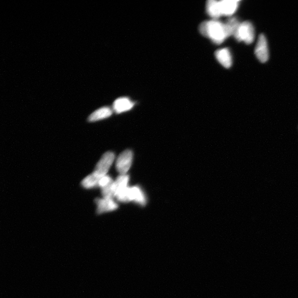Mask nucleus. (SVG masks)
<instances>
[{
  "label": "nucleus",
  "mask_w": 298,
  "mask_h": 298,
  "mask_svg": "<svg viewBox=\"0 0 298 298\" xmlns=\"http://www.w3.org/2000/svg\"><path fill=\"white\" fill-rule=\"evenodd\" d=\"M201 34L209 38L214 43H222L228 37H230L226 25L216 19L203 22L200 26Z\"/></svg>",
  "instance_id": "1"
},
{
  "label": "nucleus",
  "mask_w": 298,
  "mask_h": 298,
  "mask_svg": "<svg viewBox=\"0 0 298 298\" xmlns=\"http://www.w3.org/2000/svg\"><path fill=\"white\" fill-rule=\"evenodd\" d=\"M239 42L247 44L253 43L255 39V30L253 24L249 21L241 23L234 36Z\"/></svg>",
  "instance_id": "2"
},
{
  "label": "nucleus",
  "mask_w": 298,
  "mask_h": 298,
  "mask_svg": "<svg viewBox=\"0 0 298 298\" xmlns=\"http://www.w3.org/2000/svg\"><path fill=\"white\" fill-rule=\"evenodd\" d=\"M115 159L114 152H107L103 155L101 158L96 165V167L93 174L99 178L107 175Z\"/></svg>",
  "instance_id": "3"
},
{
  "label": "nucleus",
  "mask_w": 298,
  "mask_h": 298,
  "mask_svg": "<svg viewBox=\"0 0 298 298\" xmlns=\"http://www.w3.org/2000/svg\"><path fill=\"white\" fill-rule=\"evenodd\" d=\"M133 154L130 150H127L122 152L117 158L116 169L120 175H126L129 170L132 161Z\"/></svg>",
  "instance_id": "4"
},
{
  "label": "nucleus",
  "mask_w": 298,
  "mask_h": 298,
  "mask_svg": "<svg viewBox=\"0 0 298 298\" xmlns=\"http://www.w3.org/2000/svg\"><path fill=\"white\" fill-rule=\"evenodd\" d=\"M255 55L259 61L265 63L269 58V51L267 39L263 35L258 37L255 48Z\"/></svg>",
  "instance_id": "5"
},
{
  "label": "nucleus",
  "mask_w": 298,
  "mask_h": 298,
  "mask_svg": "<svg viewBox=\"0 0 298 298\" xmlns=\"http://www.w3.org/2000/svg\"><path fill=\"white\" fill-rule=\"evenodd\" d=\"M97 204V212L99 214L114 211L118 207V204L114 201V199L98 198L95 200Z\"/></svg>",
  "instance_id": "6"
},
{
  "label": "nucleus",
  "mask_w": 298,
  "mask_h": 298,
  "mask_svg": "<svg viewBox=\"0 0 298 298\" xmlns=\"http://www.w3.org/2000/svg\"><path fill=\"white\" fill-rule=\"evenodd\" d=\"M238 3L235 0H223L220 2L222 15L227 16L233 15L238 8Z\"/></svg>",
  "instance_id": "7"
},
{
  "label": "nucleus",
  "mask_w": 298,
  "mask_h": 298,
  "mask_svg": "<svg viewBox=\"0 0 298 298\" xmlns=\"http://www.w3.org/2000/svg\"><path fill=\"white\" fill-rule=\"evenodd\" d=\"M217 61L225 68H230L232 65V57L230 50L227 48L218 50L215 52Z\"/></svg>",
  "instance_id": "8"
},
{
  "label": "nucleus",
  "mask_w": 298,
  "mask_h": 298,
  "mask_svg": "<svg viewBox=\"0 0 298 298\" xmlns=\"http://www.w3.org/2000/svg\"><path fill=\"white\" fill-rule=\"evenodd\" d=\"M134 104L127 98H119L114 103V109L117 114L130 110Z\"/></svg>",
  "instance_id": "9"
},
{
  "label": "nucleus",
  "mask_w": 298,
  "mask_h": 298,
  "mask_svg": "<svg viewBox=\"0 0 298 298\" xmlns=\"http://www.w3.org/2000/svg\"><path fill=\"white\" fill-rule=\"evenodd\" d=\"M130 201H134L142 205L146 204V198L142 191L139 187L135 186L129 188Z\"/></svg>",
  "instance_id": "10"
},
{
  "label": "nucleus",
  "mask_w": 298,
  "mask_h": 298,
  "mask_svg": "<svg viewBox=\"0 0 298 298\" xmlns=\"http://www.w3.org/2000/svg\"><path fill=\"white\" fill-rule=\"evenodd\" d=\"M207 11L209 16L216 19L220 18L222 15L220 2L215 0H209L207 4Z\"/></svg>",
  "instance_id": "11"
},
{
  "label": "nucleus",
  "mask_w": 298,
  "mask_h": 298,
  "mask_svg": "<svg viewBox=\"0 0 298 298\" xmlns=\"http://www.w3.org/2000/svg\"><path fill=\"white\" fill-rule=\"evenodd\" d=\"M112 114V111L110 108L102 107L92 113L89 117V121L96 122L101 120V119L109 118Z\"/></svg>",
  "instance_id": "12"
},
{
  "label": "nucleus",
  "mask_w": 298,
  "mask_h": 298,
  "mask_svg": "<svg viewBox=\"0 0 298 298\" xmlns=\"http://www.w3.org/2000/svg\"><path fill=\"white\" fill-rule=\"evenodd\" d=\"M100 179V178L98 177L92 173L84 179L82 184L86 189L94 188L98 186V182Z\"/></svg>",
  "instance_id": "13"
},
{
  "label": "nucleus",
  "mask_w": 298,
  "mask_h": 298,
  "mask_svg": "<svg viewBox=\"0 0 298 298\" xmlns=\"http://www.w3.org/2000/svg\"><path fill=\"white\" fill-rule=\"evenodd\" d=\"M129 182V176L127 175H120L118 177L117 180L115 181L116 194L118 192L122 191L128 187Z\"/></svg>",
  "instance_id": "14"
},
{
  "label": "nucleus",
  "mask_w": 298,
  "mask_h": 298,
  "mask_svg": "<svg viewBox=\"0 0 298 298\" xmlns=\"http://www.w3.org/2000/svg\"><path fill=\"white\" fill-rule=\"evenodd\" d=\"M112 181L113 180L111 177L109 176L106 175L102 177L100 180H99L98 186L101 188H102L105 186H107V185Z\"/></svg>",
  "instance_id": "15"
}]
</instances>
